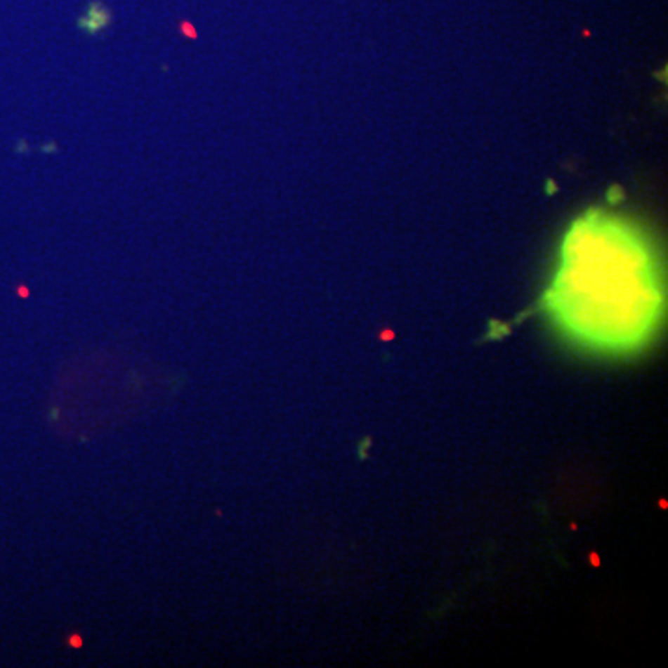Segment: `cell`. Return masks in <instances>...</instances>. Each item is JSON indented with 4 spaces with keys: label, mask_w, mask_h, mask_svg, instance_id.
<instances>
[{
    "label": "cell",
    "mask_w": 668,
    "mask_h": 668,
    "mask_svg": "<svg viewBox=\"0 0 668 668\" xmlns=\"http://www.w3.org/2000/svg\"><path fill=\"white\" fill-rule=\"evenodd\" d=\"M110 22V11L100 6L99 2H95V4L89 6L88 13L78 21V26L86 30L88 34H97L99 30H103L104 26Z\"/></svg>",
    "instance_id": "2"
},
{
    "label": "cell",
    "mask_w": 668,
    "mask_h": 668,
    "mask_svg": "<svg viewBox=\"0 0 668 668\" xmlns=\"http://www.w3.org/2000/svg\"><path fill=\"white\" fill-rule=\"evenodd\" d=\"M664 306L661 264L641 228L605 210L574 219L542 296L546 316L566 340L603 355H631L657 334Z\"/></svg>",
    "instance_id": "1"
}]
</instances>
